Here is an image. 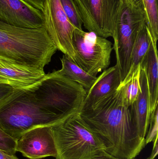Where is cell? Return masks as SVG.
Segmentation results:
<instances>
[{"label":"cell","instance_id":"6da1fadb","mask_svg":"<svg viewBox=\"0 0 158 159\" xmlns=\"http://www.w3.org/2000/svg\"><path fill=\"white\" fill-rule=\"evenodd\" d=\"M79 115L105 151L114 157L135 159L145 147V138L139 136L124 101L122 86Z\"/></svg>","mask_w":158,"mask_h":159},{"label":"cell","instance_id":"7a4b0ae2","mask_svg":"<svg viewBox=\"0 0 158 159\" xmlns=\"http://www.w3.org/2000/svg\"><path fill=\"white\" fill-rule=\"evenodd\" d=\"M45 27L20 28L0 20V56L19 65L44 70L57 50Z\"/></svg>","mask_w":158,"mask_h":159},{"label":"cell","instance_id":"3957f363","mask_svg":"<svg viewBox=\"0 0 158 159\" xmlns=\"http://www.w3.org/2000/svg\"><path fill=\"white\" fill-rule=\"evenodd\" d=\"M62 121L45 110L30 89H13L0 100V128L17 140L30 130Z\"/></svg>","mask_w":158,"mask_h":159},{"label":"cell","instance_id":"277c9868","mask_svg":"<svg viewBox=\"0 0 158 159\" xmlns=\"http://www.w3.org/2000/svg\"><path fill=\"white\" fill-rule=\"evenodd\" d=\"M30 90L45 110L62 120L80 112L86 94L81 85L57 71L45 74Z\"/></svg>","mask_w":158,"mask_h":159},{"label":"cell","instance_id":"5b68a950","mask_svg":"<svg viewBox=\"0 0 158 159\" xmlns=\"http://www.w3.org/2000/svg\"><path fill=\"white\" fill-rule=\"evenodd\" d=\"M51 128L57 150L56 159H90L105 151L102 142L79 113Z\"/></svg>","mask_w":158,"mask_h":159},{"label":"cell","instance_id":"8992f818","mask_svg":"<svg viewBox=\"0 0 158 159\" xmlns=\"http://www.w3.org/2000/svg\"><path fill=\"white\" fill-rule=\"evenodd\" d=\"M147 25L143 2L123 0L117 27L113 48L117 64L121 73L122 81L129 70L130 57L135 43L144 27Z\"/></svg>","mask_w":158,"mask_h":159},{"label":"cell","instance_id":"52a82bcc","mask_svg":"<svg viewBox=\"0 0 158 159\" xmlns=\"http://www.w3.org/2000/svg\"><path fill=\"white\" fill-rule=\"evenodd\" d=\"M72 45L73 62L90 75L96 76L109 67L113 47L106 38L75 29Z\"/></svg>","mask_w":158,"mask_h":159},{"label":"cell","instance_id":"ba28073f","mask_svg":"<svg viewBox=\"0 0 158 159\" xmlns=\"http://www.w3.org/2000/svg\"><path fill=\"white\" fill-rule=\"evenodd\" d=\"M84 28L98 36L114 39L123 0H73Z\"/></svg>","mask_w":158,"mask_h":159},{"label":"cell","instance_id":"9c48e42d","mask_svg":"<svg viewBox=\"0 0 158 159\" xmlns=\"http://www.w3.org/2000/svg\"><path fill=\"white\" fill-rule=\"evenodd\" d=\"M44 27L57 48L72 61V35L76 29L66 16L60 0H45L42 11Z\"/></svg>","mask_w":158,"mask_h":159},{"label":"cell","instance_id":"30bf717a","mask_svg":"<svg viewBox=\"0 0 158 159\" xmlns=\"http://www.w3.org/2000/svg\"><path fill=\"white\" fill-rule=\"evenodd\" d=\"M51 127H38L22 134L17 142L16 152L30 159L55 158L57 150Z\"/></svg>","mask_w":158,"mask_h":159},{"label":"cell","instance_id":"8fae6325","mask_svg":"<svg viewBox=\"0 0 158 159\" xmlns=\"http://www.w3.org/2000/svg\"><path fill=\"white\" fill-rule=\"evenodd\" d=\"M0 20L20 28L35 29L44 27L42 12L22 0H0Z\"/></svg>","mask_w":158,"mask_h":159},{"label":"cell","instance_id":"7c38bea8","mask_svg":"<svg viewBox=\"0 0 158 159\" xmlns=\"http://www.w3.org/2000/svg\"><path fill=\"white\" fill-rule=\"evenodd\" d=\"M45 75L44 70L19 65L0 56V84L14 89L29 90Z\"/></svg>","mask_w":158,"mask_h":159},{"label":"cell","instance_id":"4fadbf2b","mask_svg":"<svg viewBox=\"0 0 158 159\" xmlns=\"http://www.w3.org/2000/svg\"><path fill=\"white\" fill-rule=\"evenodd\" d=\"M122 82L121 73L117 65L106 69L97 77L91 88L86 90L80 112L88 110L103 98L115 92Z\"/></svg>","mask_w":158,"mask_h":159},{"label":"cell","instance_id":"5bb4252c","mask_svg":"<svg viewBox=\"0 0 158 159\" xmlns=\"http://www.w3.org/2000/svg\"><path fill=\"white\" fill-rule=\"evenodd\" d=\"M140 84L138 97L130 107V109L133 122L139 136L145 138L149 127L151 112L147 80L143 70H141L140 73Z\"/></svg>","mask_w":158,"mask_h":159},{"label":"cell","instance_id":"9a60e30c","mask_svg":"<svg viewBox=\"0 0 158 159\" xmlns=\"http://www.w3.org/2000/svg\"><path fill=\"white\" fill-rule=\"evenodd\" d=\"M156 46L152 42L148 52L140 64L141 70L144 71L147 79L151 114L158 103V59Z\"/></svg>","mask_w":158,"mask_h":159},{"label":"cell","instance_id":"2e32d148","mask_svg":"<svg viewBox=\"0 0 158 159\" xmlns=\"http://www.w3.org/2000/svg\"><path fill=\"white\" fill-rule=\"evenodd\" d=\"M152 42V39L146 25L141 31L135 43L130 57L129 72L120 86H122L127 83L140 67L142 61L148 52Z\"/></svg>","mask_w":158,"mask_h":159},{"label":"cell","instance_id":"e0dca14e","mask_svg":"<svg viewBox=\"0 0 158 159\" xmlns=\"http://www.w3.org/2000/svg\"><path fill=\"white\" fill-rule=\"evenodd\" d=\"M60 60L62 68L57 70L58 73L81 85L86 90L91 88L97 78L96 76L85 72L66 55H63Z\"/></svg>","mask_w":158,"mask_h":159},{"label":"cell","instance_id":"ac0fdd59","mask_svg":"<svg viewBox=\"0 0 158 159\" xmlns=\"http://www.w3.org/2000/svg\"><path fill=\"white\" fill-rule=\"evenodd\" d=\"M146 15L147 26L154 44L157 45L158 39V0H143Z\"/></svg>","mask_w":158,"mask_h":159},{"label":"cell","instance_id":"d6986e66","mask_svg":"<svg viewBox=\"0 0 158 159\" xmlns=\"http://www.w3.org/2000/svg\"><path fill=\"white\" fill-rule=\"evenodd\" d=\"M141 70L140 66L133 75L130 79L124 85L120 86L123 87L124 100L129 107L134 102L139 94Z\"/></svg>","mask_w":158,"mask_h":159},{"label":"cell","instance_id":"ffe728a7","mask_svg":"<svg viewBox=\"0 0 158 159\" xmlns=\"http://www.w3.org/2000/svg\"><path fill=\"white\" fill-rule=\"evenodd\" d=\"M66 16L72 25L79 30H83V23L78 15L73 0H60Z\"/></svg>","mask_w":158,"mask_h":159},{"label":"cell","instance_id":"44dd1931","mask_svg":"<svg viewBox=\"0 0 158 159\" xmlns=\"http://www.w3.org/2000/svg\"><path fill=\"white\" fill-rule=\"evenodd\" d=\"M158 107L156 106L150 115L149 127L145 140V144L154 142L158 138Z\"/></svg>","mask_w":158,"mask_h":159},{"label":"cell","instance_id":"7402d4cb","mask_svg":"<svg viewBox=\"0 0 158 159\" xmlns=\"http://www.w3.org/2000/svg\"><path fill=\"white\" fill-rule=\"evenodd\" d=\"M18 140L8 135L0 128V149L10 154L15 155L16 153Z\"/></svg>","mask_w":158,"mask_h":159},{"label":"cell","instance_id":"603a6c76","mask_svg":"<svg viewBox=\"0 0 158 159\" xmlns=\"http://www.w3.org/2000/svg\"><path fill=\"white\" fill-rule=\"evenodd\" d=\"M32 7L42 11L45 0H22Z\"/></svg>","mask_w":158,"mask_h":159},{"label":"cell","instance_id":"cb8c5ba5","mask_svg":"<svg viewBox=\"0 0 158 159\" xmlns=\"http://www.w3.org/2000/svg\"><path fill=\"white\" fill-rule=\"evenodd\" d=\"M14 89L8 85L0 84V100L7 95Z\"/></svg>","mask_w":158,"mask_h":159},{"label":"cell","instance_id":"d4e9b609","mask_svg":"<svg viewBox=\"0 0 158 159\" xmlns=\"http://www.w3.org/2000/svg\"><path fill=\"white\" fill-rule=\"evenodd\" d=\"M90 159H119L110 156L105 151H102L95 157Z\"/></svg>","mask_w":158,"mask_h":159},{"label":"cell","instance_id":"484cf974","mask_svg":"<svg viewBox=\"0 0 158 159\" xmlns=\"http://www.w3.org/2000/svg\"><path fill=\"white\" fill-rule=\"evenodd\" d=\"M154 145H153V150H152V153L150 157L147 159H155L158 155V138L156 139L154 142Z\"/></svg>","mask_w":158,"mask_h":159},{"label":"cell","instance_id":"4316f807","mask_svg":"<svg viewBox=\"0 0 158 159\" xmlns=\"http://www.w3.org/2000/svg\"><path fill=\"white\" fill-rule=\"evenodd\" d=\"M0 159H18L15 155H11L0 149Z\"/></svg>","mask_w":158,"mask_h":159},{"label":"cell","instance_id":"83f0119b","mask_svg":"<svg viewBox=\"0 0 158 159\" xmlns=\"http://www.w3.org/2000/svg\"><path fill=\"white\" fill-rule=\"evenodd\" d=\"M134 2H135L136 3L141 2H143V0H133Z\"/></svg>","mask_w":158,"mask_h":159}]
</instances>
